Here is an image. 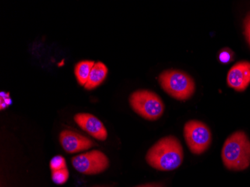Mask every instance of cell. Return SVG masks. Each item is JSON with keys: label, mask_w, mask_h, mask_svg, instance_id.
Instances as JSON below:
<instances>
[{"label": "cell", "mask_w": 250, "mask_h": 187, "mask_svg": "<svg viewBox=\"0 0 250 187\" xmlns=\"http://www.w3.org/2000/svg\"><path fill=\"white\" fill-rule=\"evenodd\" d=\"M50 166L52 171L67 168L65 159L62 156H56L50 160Z\"/></svg>", "instance_id": "cell-13"}, {"label": "cell", "mask_w": 250, "mask_h": 187, "mask_svg": "<svg viewBox=\"0 0 250 187\" xmlns=\"http://www.w3.org/2000/svg\"><path fill=\"white\" fill-rule=\"evenodd\" d=\"M227 83L237 91H243L250 84V62H240L234 64L227 75Z\"/></svg>", "instance_id": "cell-9"}, {"label": "cell", "mask_w": 250, "mask_h": 187, "mask_svg": "<svg viewBox=\"0 0 250 187\" xmlns=\"http://www.w3.org/2000/svg\"><path fill=\"white\" fill-rule=\"evenodd\" d=\"M222 159L229 169L241 171L250 165V141L245 133L237 131L226 139Z\"/></svg>", "instance_id": "cell-2"}, {"label": "cell", "mask_w": 250, "mask_h": 187, "mask_svg": "<svg viewBox=\"0 0 250 187\" xmlns=\"http://www.w3.org/2000/svg\"><path fill=\"white\" fill-rule=\"evenodd\" d=\"M60 141L63 149L68 154H76L88 150L94 145L88 138L72 130H64L60 135Z\"/></svg>", "instance_id": "cell-7"}, {"label": "cell", "mask_w": 250, "mask_h": 187, "mask_svg": "<svg viewBox=\"0 0 250 187\" xmlns=\"http://www.w3.org/2000/svg\"><path fill=\"white\" fill-rule=\"evenodd\" d=\"M72 165L79 172L84 174H97L103 172L109 167L108 157L101 150L86 152L73 157Z\"/></svg>", "instance_id": "cell-6"}, {"label": "cell", "mask_w": 250, "mask_h": 187, "mask_svg": "<svg viewBox=\"0 0 250 187\" xmlns=\"http://www.w3.org/2000/svg\"><path fill=\"white\" fill-rule=\"evenodd\" d=\"M184 133L187 144L192 154H203L211 143V132L203 122L194 120L187 122Z\"/></svg>", "instance_id": "cell-5"}, {"label": "cell", "mask_w": 250, "mask_h": 187, "mask_svg": "<svg viewBox=\"0 0 250 187\" xmlns=\"http://www.w3.org/2000/svg\"><path fill=\"white\" fill-rule=\"evenodd\" d=\"M159 83L168 95L179 101L189 99L196 88L193 79L178 70L164 71L159 76Z\"/></svg>", "instance_id": "cell-3"}, {"label": "cell", "mask_w": 250, "mask_h": 187, "mask_svg": "<svg viewBox=\"0 0 250 187\" xmlns=\"http://www.w3.org/2000/svg\"><path fill=\"white\" fill-rule=\"evenodd\" d=\"M95 64V62L83 60V61L79 62L76 64L74 74L80 85L85 86L89 77L90 73Z\"/></svg>", "instance_id": "cell-11"}, {"label": "cell", "mask_w": 250, "mask_h": 187, "mask_svg": "<svg viewBox=\"0 0 250 187\" xmlns=\"http://www.w3.org/2000/svg\"><path fill=\"white\" fill-rule=\"evenodd\" d=\"M130 106L135 112L147 120L160 119L164 114V102L156 93L148 90H137L129 98Z\"/></svg>", "instance_id": "cell-4"}, {"label": "cell", "mask_w": 250, "mask_h": 187, "mask_svg": "<svg viewBox=\"0 0 250 187\" xmlns=\"http://www.w3.org/2000/svg\"><path fill=\"white\" fill-rule=\"evenodd\" d=\"M138 187H163L161 184H146V185L140 186Z\"/></svg>", "instance_id": "cell-17"}, {"label": "cell", "mask_w": 250, "mask_h": 187, "mask_svg": "<svg viewBox=\"0 0 250 187\" xmlns=\"http://www.w3.org/2000/svg\"><path fill=\"white\" fill-rule=\"evenodd\" d=\"M244 34L249 44L250 45V14L244 21Z\"/></svg>", "instance_id": "cell-15"}, {"label": "cell", "mask_w": 250, "mask_h": 187, "mask_svg": "<svg viewBox=\"0 0 250 187\" xmlns=\"http://www.w3.org/2000/svg\"><path fill=\"white\" fill-rule=\"evenodd\" d=\"M69 178V171L67 168L52 171V180L55 184L62 185L65 184Z\"/></svg>", "instance_id": "cell-12"}, {"label": "cell", "mask_w": 250, "mask_h": 187, "mask_svg": "<svg viewBox=\"0 0 250 187\" xmlns=\"http://www.w3.org/2000/svg\"><path fill=\"white\" fill-rule=\"evenodd\" d=\"M108 74V68L103 62H98L92 67L90 73L88 81L85 84V88L88 90L94 89L99 86L106 79Z\"/></svg>", "instance_id": "cell-10"}, {"label": "cell", "mask_w": 250, "mask_h": 187, "mask_svg": "<svg viewBox=\"0 0 250 187\" xmlns=\"http://www.w3.org/2000/svg\"><path fill=\"white\" fill-rule=\"evenodd\" d=\"M74 121L83 130L95 139L104 141L107 138V130L101 121L89 113H78L74 116Z\"/></svg>", "instance_id": "cell-8"}, {"label": "cell", "mask_w": 250, "mask_h": 187, "mask_svg": "<svg viewBox=\"0 0 250 187\" xmlns=\"http://www.w3.org/2000/svg\"><path fill=\"white\" fill-rule=\"evenodd\" d=\"M233 56H234V53L232 50L229 48L223 49L219 53V60L223 64H227L233 61L234 60Z\"/></svg>", "instance_id": "cell-14"}, {"label": "cell", "mask_w": 250, "mask_h": 187, "mask_svg": "<svg viewBox=\"0 0 250 187\" xmlns=\"http://www.w3.org/2000/svg\"><path fill=\"white\" fill-rule=\"evenodd\" d=\"M146 159L147 164L155 169L172 171L183 162V147L175 136H166L147 150Z\"/></svg>", "instance_id": "cell-1"}, {"label": "cell", "mask_w": 250, "mask_h": 187, "mask_svg": "<svg viewBox=\"0 0 250 187\" xmlns=\"http://www.w3.org/2000/svg\"><path fill=\"white\" fill-rule=\"evenodd\" d=\"M11 103V98H10L9 94H8V93L5 94V98H4L3 95L1 94V109H3V108H6L7 106H9Z\"/></svg>", "instance_id": "cell-16"}]
</instances>
